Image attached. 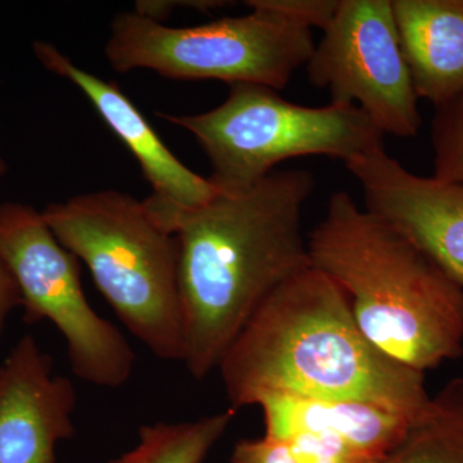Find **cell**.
<instances>
[{
	"label": "cell",
	"instance_id": "6da1fadb",
	"mask_svg": "<svg viewBox=\"0 0 463 463\" xmlns=\"http://www.w3.org/2000/svg\"><path fill=\"white\" fill-rule=\"evenodd\" d=\"M306 169L274 170L248 191L199 209L152 213L175 234L183 364L205 379L265 298L310 264L303 213L315 192Z\"/></svg>",
	"mask_w": 463,
	"mask_h": 463
},
{
	"label": "cell",
	"instance_id": "7a4b0ae2",
	"mask_svg": "<svg viewBox=\"0 0 463 463\" xmlns=\"http://www.w3.org/2000/svg\"><path fill=\"white\" fill-rule=\"evenodd\" d=\"M218 368L234 411L283 394L364 402L417 419L431 399L425 374L368 341L346 292L313 267L265 298Z\"/></svg>",
	"mask_w": 463,
	"mask_h": 463
},
{
	"label": "cell",
	"instance_id": "3957f363",
	"mask_svg": "<svg viewBox=\"0 0 463 463\" xmlns=\"http://www.w3.org/2000/svg\"><path fill=\"white\" fill-rule=\"evenodd\" d=\"M307 250L312 267L346 292L359 330L383 354L423 373L461 355L462 286L347 192L332 194Z\"/></svg>",
	"mask_w": 463,
	"mask_h": 463
},
{
	"label": "cell",
	"instance_id": "277c9868",
	"mask_svg": "<svg viewBox=\"0 0 463 463\" xmlns=\"http://www.w3.org/2000/svg\"><path fill=\"white\" fill-rule=\"evenodd\" d=\"M48 227L87 265L125 327L163 361H183L179 246L145 200L115 190L50 203Z\"/></svg>",
	"mask_w": 463,
	"mask_h": 463
},
{
	"label": "cell",
	"instance_id": "5b68a950",
	"mask_svg": "<svg viewBox=\"0 0 463 463\" xmlns=\"http://www.w3.org/2000/svg\"><path fill=\"white\" fill-rule=\"evenodd\" d=\"M157 116L196 138L221 194L250 190L289 158L327 156L347 164L385 147V136L355 105L307 108L263 85H230L224 102L203 114Z\"/></svg>",
	"mask_w": 463,
	"mask_h": 463
},
{
	"label": "cell",
	"instance_id": "8992f818",
	"mask_svg": "<svg viewBox=\"0 0 463 463\" xmlns=\"http://www.w3.org/2000/svg\"><path fill=\"white\" fill-rule=\"evenodd\" d=\"M203 25L170 27L123 12L112 20L105 53L115 71L151 70L173 80H221L281 90L312 57L310 27L270 5Z\"/></svg>",
	"mask_w": 463,
	"mask_h": 463
},
{
	"label": "cell",
	"instance_id": "52a82bcc",
	"mask_svg": "<svg viewBox=\"0 0 463 463\" xmlns=\"http://www.w3.org/2000/svg\"><path fill=\"white\" fill-rule=\"evenodd\" d=\"M0 259L17 283L26 321H50L65 337L75 376L100 388L127 383L136 364L132 346L91 307L79 259L61 245L42 212L0 203Z\"/></svg>",
	"mask_w": 463,
	"mask_h": 463
},
{
	"label": "cell",
	"instance_id": "ba28073f",
	"mask_svg": "<svg viewBox=\"0 0 463 463\" xmlns=\"http://www.w3.org/2000/svg\"><path fill=\"white\" fill-rule=\"evenodd\" d=\"M332 103L355 105L385 136L413 138L422 118L392 0H339L307 65Z\"/></svg>",
	"mask_w": 463,
	"mask_h": 463
},
{
	"label": "cell",
	"instance_id": "9c48e42d",
	"mask_svg": "<svg viewBox=\"0 0 463 463\" xmlns=\"http://www.w3.org/2000/svg\"><path fill=\"white\" fill-rule=\"evenodd\" d=\"M364 209L404 234L463 288V184L411 173L385 147L345 164Z\"/></svg>",
	"mask_w": 463,
	"mask_h": 463
},
{
	"label": "cell",
	"instance_id": "30bf717a",
	"mask_svg": "<svg viewBox=\"0 0 463 463\" xmlns=\"http://www.w3.org/2000/svg\"><path fill=\"white\" fill-rule=\"evenodd\" d=\"M33 51L45 70L66 79L87 97L109 129L138 161L143 176L152 188L151 196L145 199L149 209L155 213L199 209L219 194L209 178L185 166L166 147L118 84L75 65L71 58L51 43L36 41Z\"/></svg>",
	"mask_w": 463,
	"mask_h": 463
},
{
	"label": "cell",
	"instance_id": "8fae6325",
	"mask_svg": "<svg viewBox=\"0 0 463 463\" xmlns=\"http://www.w3.org/2000/svg\"><path fill=\"white\" fill-rule=\"evenodd\" d=\"M75 407L71 381L25 335L0 364V463H56L58 441L74 435Z\"/></svg>",
	"mask_w": 463,
	"mask_h": 463
},
{
	"label": "cell",
	"instance_id": "7c38bea8",
	"mask_svg": "<svg viewBox=\"0 0 463 463\" xmlns=\"http://www.w3.org/2000/svg\"><path fill=\"white\" fill-rule=\"evenodd\" d=\"M419 99L435 108L463 94V0H392Z\"/></svg>",
	"mask_w": 463,
	"mask_h": 463
},
{
	"label": "cell",
	"instance_id": "4fadbf2b",
	"mask_svg": "<svg viewBox=\"0 0 463 463\" xmlns=\"http://www.w3.org/2000/svg\"><path fill=\"white\" fill-rule=\"evenodd\" d=\"M258 405L263 411L267 437L286 439L297 432L330 434L376 462L403 440L417 420L355 401L273 394L261 398Z\"/></svg>",
	"mask_w": 463,
	"mask_h": 463
},
{
	"label": "cell",
	"instance_id": "5bb4252c",
	"mask_svg": "<svg viewBox=\"0 0 463 463\" xmlns=\"http://www.w3.org/2000/svg\"><path fill=\"white\" fill-rule=\"evenodd\" d=\"M379 463H463V377L449 381Z\"/></svg>",
	"mask_w": 463,
	"mask_h": 463
},
{
	"label": "cell",
	"instance_id": "9a60e30c",
	"mask_svg": "<svg viewBox=\"0 0 463 463\" xmlns=\"http://www.w3.org/2000/svg\"><path fill=\"white\" fill-rule=\"evenodd\" d=\"M234 414L228 410L196 421L142 426L138 444L109 463H203Z\"/></svg>",
	"mask_w": 463,
	"mask_h": 463
},
{
	"label": "cell",
	"instance_id": "2e32d148",
	"mask_svg": "<svg viewBox=\"0 0 463 463\" xmlns=\"http://www.w3.org/2000/svg\"><path fill=\"white\" fill-rule=\"evenodd\" d=\"M431 141L434 178L463 184V94L435 108Z\"/></svg>",
	"mask_w": 463,
	"mask_h": 463
},
{
	"label": "cell",
	"instance_id": "e0dca14e",
	"mask_svg": "<svg viewBox=\"0 0 463 463\" xmlns=\"http://www.w3.org/2000/svg\"><path fill=\"white\" fill-rule=\"evenodd\" d=\"M231 463H298L285 440L267 437L242 439L233 448Z\"/></svg>",
	"mask_w": 463,
	"mask_h": 463
},
{
	"label": "cell",
	"instance_id": "ac0fdd59",
	"mask_svg": "<svg viewBox=\"0 0 463 463\" xmlns=\"http://www.w3.org/2000/svg\"><path fill=\"white\" fill-rule=\"evenodd\" d=\"M228 2L218 0H191V2H173V0H139L136 3L134 12L141 16L164 24L175 8H194L209 12L213 9L227 7Z\"/></svg>",
	"mask_w": 463,
	"mask_h": 463
},
{
	"label": "cell",
	"instance_id": "d6986e66",
	"mask_svg": "<svg viewBox=\"0 0 463 463\" xmlns=\"http://www.w3.org/2000/svg\"><path fill=\"white\" fill-rule=\"evenodd\" d=\"M21 306V295L17 283L9 272L7 265L0 259V337L8 316Z\"/></svg>",
	"mask_w": 463,
	"mask_h": 463
},
{
	"label": "cell",
	"instance_id": "ffe728a7",
	"mask_svg": "<svg viewBox=\"0 0 463 463\" xmlns=\"http://www.w3.org/2000/svg\"><path fill=\"white\" fill-rule=\"evenodd\" d=\"M8 173V165L7 163H5V158L0 156V179L3 178V176H5V174Z\"/></svg>",
	"mask_w": 463,
	"mask_h": 463
}]
</instances>
